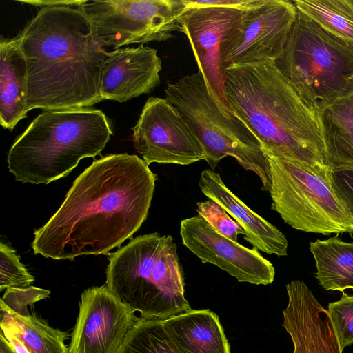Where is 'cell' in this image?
<instances>
[{"instance_id": "6da1fadb", "label": "cell", "mask_w": 353, "mask_h": 353, "mask_svg": "<svg viewBox=\"0 0 353 353\" xmlns=\"http://www.w3.org/2000/svg\"><path fill=\"white\" fill-rule=\"evenodd\" d=\"M157 176L134 154L95 160L74 181L58 210L34 230V254L72 260L106 254L147 218Z\"/></svg>"}, {"instance_id": "7a4b0ae2", "label": "cell", "mask_w": 353, "mask_h": 353, "mask_svg": "<svg viewBox=\"0 0 353 353\" xmlns=\"http://www.w3.org/2000/svg\"><path fill=\"white\" fill-rule=\"evenodd\" d=\"M14 38L27 65L29 111L88 108L103 101L107 51L80 6L42 7Z\"/></svg>"}, {"instance_id": "3957f363", "label": "cell", "mask_w": 353, "mask_h": 353, "mask_svg": "<svg viewBox=\"0 0 353 353\" xmlns=\"http://www.w3.org/2000/svg\"><path fill=\"white\" fill-rule=\"evenodd\" d=\"M225 74L228 104L257 138L266 157L328 168L317 111L302 99L276 62L230 67Z\"/></svg>"}, {"instance_id": "277c9868", "label": "cell", "mask_w": 353, "mask_h": 353, "mask_svg": "<svg viewBox=\"0 0 353 353\" xmlns=\"http://www.w3.org/2000/svg\"><path fill=\"white\" fill-rule=\"evenodd\" d=\"M112 134L100 110H44L11 146L8 170L18 181L48 184L68 175L81 159L101 156Z\"/></svg>"}, {"instance_id": "5b68a950", "label": "cell", "mask_w": 353, "mask_h": 353, "mask_svg": "<svg viewBox=\"0 0 353 353\" xmlns=\"http://www.w3.org/2000/svg\"><path fill=\"white\" fill-rule=\"evenodd\" d=\"M108 288L145 320H165L190 309L171 235L137 236L108 256Z\"/></svg>"}, {"instance_id": "8992f818", "label": "cell", "mask_w": 353, "mask_h": 353, "mask_svg": "<svg viewBox=\"0 0 353 353\" xmlns=\"http://www.w3.org/2000/svg\"><path fill=\"white\" fill-rule=\"evenodd\" d=\"M276 63L316 111L353 94V42L298 10L283 57Z\"/></svg>"}, {"instance_id": "52a82bcc", "label": "cell", "mask_w": 353, "mask_h": 353, "mask_svg": "<svg viewBox=\"0 0 353 353\" xmlns=\"http://www.w3.org/2000/svg\"><path fill=\"white\" fill-rule=\"evenodd\" d=\"M165 92L201 143L212 170L223 158L232 157L259 177L262 190L270 192V165L260 142L235 114L224 112L215 103L200 72L168 84Z\"/></svg>"}, {"instance_id": "ba28073f", "label": "cell", "mask_w": 353, "mask_h": 353, "mask_svg": "<svg viewBox=\"0 0 353 353\" xmlns=\"http://www.w3.org/2000/svg\"><path fill=\"white\" fill-rule=\"evenodd\" d=\"M272 209L285 223L306 232L329 235L353 230V219L336 196L328 168L267 157Z\"/></svg>"}, {"instance_id": "9c48e42d", "label": "cell", "mask_w": 353, "mask_h": 353, "mask_svg": "<svg viewBox=\"0 0 353 353\" xmlns=\"http://www.w3.org/2000/svg\"><path fill=\"white\" fill-rule=\"evenodd\" d=\"M187 0H85L80 6L101 46L162 41L181 32Z\"/></svg>"}, {"instance_id": "30bf717a", "label": "cell", "mask_w": 353, "mask_h": 353, "mask_svg": "<svg viewBox=\"0 0 353 353\" xmlns=\"http://www.w3.org/2000/svg\"><path fill=\"white\" fill-rule=\"evenodd\" d=\"M243 10L188 4L180 17L181 32L190 43L199 72L209 94L225 113H232L224 92L226 79L222 55L228 41L241 24Z\"/></svg>"}, {"instance_id": "8fae6325", "label": "cell", "mask_w": 353, "mask_h": 353, "mask_svg": "<svg viewBox=\"0 0 353 353\" xmlns=\"http://www.w3.org/2000/svg\"><path fill=\"white\" fill-rule=\"evenodd\" d=\"M296 12L294 3L285 0H263L260 5L244 10L240 27L223 52L225 70L281 59Z\"/></svg>"}, {"instance_id": "7c38bea8", "label": "cell", "mask_w": 353, "mask_h": 353, "mask_svg": "<svg viewBox=\"0 0 353 353\" xmlns=\"http://www.w3.org/2000/svg\"><path fill=\"white\" fill-rule=\"evenodd\" d=\"M132 130L133 145L148 165H188L205 160L201 143L165 99L148 98Z\"/></svg>"}, {"instance_id": "4fadbf2b", "label": "cell", "mask_w": 353, "mask_h": 353, "mask_svg": "<svg viewBox=\"0 0 353 353\" xmlns=\"http://www.w3.org/2000/svg\"><path fill=\"white\" fill-rule=\"evenodd\" d=\"M139 317L106 285L85 290L68 353H117Z\"/></svg>"}, {"instance_id": "5bb4252c", "label": "cell", "mask_w": 353, "mask_h": 353, "mask_svg": "<svg viewBox=\"0 0 353 353\" xmlns=\"http://www.w3.org/2000/svg\"><path fill=\"white\" fill-rule=\"evenodd\" d=\"M180 234L183 244L202 263L219 267L239 282L266 285L274 279L273 265L256 248L221 235L199 215L182 220Z\"/></svg>"}, {"instance_id": "9a60e30c", "label": "cell", "mask_w": 353, "mask_h": 353, "mask_svg": "<svg viewBox=\"0 0 353 353\" xmlns=\"http://www.w3.org/2000/svg\"><path fill=\"white\" fill-rule=\"evenodd\" d=\"M161 70L157 50L148 46L106 52L100 76L101 98L125 102L148 94L159 85Z\"/></svg>"}, {"instance_id": "2e32d148", "label": "cell", "mask_w": 353, "mask_h": 353, "mask_svg": "<svg viewBox=\"0 0 353 353\" xmlns=\"http://www.w3.org/2000/svg\"><path fill=\"white\" fill-rule=\"evenodd\" d=\"M286 290L288 301L282 325L290 336L293 353H342L327 310L307 285L294 280Z\"/></svg>"}, {"instance_id": "e0dca14e", "label": "cell", "mask_w": 353, "mask_h": 353, "mask_svg": "<svg viewBox=\"0 0 353 353\" xmlns=\"http://www.w3.org/2000/svg\"><path fill=\"white\" fill-rule=\"evenodd\" d=\"M201 192L219 203L243 228V239L254 248L269 254H288L285 236L274 225L248 207L223 183L220 174L207 169L199 181Z\"/></svg>"}, {"instance_id": "ac0fdd59", "label": "cell", "mask_w": 353, "mask_h": 353, "mask_svg": "<svg viewBox=\"0 0 353 353\" xmlns=\"http://www.w3.org/2000/svg\"><path fill=\"white\" fill-rule=\"evenodd\" d=\"M179 353H230L218 316L208 309H190L163 320Z\"/></svg>"}, {"instance_id": "d6986e66", "label": "cell", "mask_w": 353, "mask_h": 353, "mask_svg": "<svg viewBox=\"0 0 353 353\" xmlns=\"http://www.w3.org/2000/svg\"><path fill=\"white\" fill-rule=\"evenodd\" d=\"M28 70L24 54L15 38L0 41V123L12 130L27 117Z\"/></svg>"}, {"instance_id": "ffe728a7", "label": "cell", "mask_w": 353, "mask_h": 353, "mask_svg": "<svg viewBox=\"0 0 353 353\" xmlns=\"http://www.w3.org/2000/svg\"><path fill=\"white\" fill-rule=\"evenodd\" d=\"M329 170L353 168V94L317 111Z\"/></svg>"}, {"instance_id": "44dd1931", "label": "cell", "mask_w": 353, "mask_h": 353, "mask_svg": "<svg viewBox=\"0 0 353 353\" xmlns=\"http://www.w3.org/2000/svg\"><path fill=\"white\" fill-rule=\"evenodd\" d=\"M310 250L316 262V278L324 290L353 289V242H345L336 234L310 242Z\"/></svg>"}, {"instance_id": "7402d4cb", "label": "cell", "mask_w": 353, "mask_h": 353, "mask_svg": "<svg viewBox=\"0 0 353 353\" xmlns=\"http://www.w3.org/2000/svg\"><path fill=\"white\" fill-rule=\"evenodd\" d=\"M0 326L18 337L28 353H68L64 343L68 333L34 314H19L0 305Z\"/></svg>"}, {"instance_id": "603a6c76", "label": "cell", "mask_w": 353, "mask_h": 353, "mask_svg": "<svg viewBox=\"0 0 353 353\" xmlns=\"http://www.w3.org/2000/svg\"><path fill=\"white\" fill-rule=\"evenodd\" d=\"M296 9L332 34L353 42V0H296Z\"/></svg>"}, {"instance_id": "cb8c5ba5", "label": "cell", "mask_w": 353, "mask_h": 353, "mask_svg": "<svg viewBox=\"0 0 353 353\" xmlns=\"http://www.w3.org/2000/svg\"><path fill=\"white\" fill-rule=\"evenodd\" d=\"M117 353H179L168 334L163 320L141 317L127 334Z\"/></svg>"}, {"instance_id": "d4e9b609", "label": "cell", "mask_w": 353, "mask_h": 353, "mask_svg": "<svg viewBox=\"0 0 353 353\" xmlns=\"http://www.w3.org/2000/svg\"><path fill=\"white\" fill-rule=\"evenodd\" d=\"M34 281L20 262L16 251L7 244L0 243V291L8 288H26Z\"/></svg>"}, {"instance_id": "484cf974", "label": "cell", "mask_w": 353, "mask_h": 353, "mask_svg": "<svg viewBox=\"0 0 353 353\" xmlns=\"http://www.w3.org/2000/svg\"><path fill=\"white\" fill-rule=\"evenodd\" d=\"M327 311L341 349L353 344V295L343 292L339 300L328 304Z\"/></svg>"}, {"instance_id": "4316f807", "label": "cell", "mask_w": 353, "mask_h": 353, "mask_svg": "<svg viewBox=\"0 0 353 353\" xmlns=\"http://www.w3.org/2000/svg\"><path fill=\"white\" fill-rule=\"evenodd\" d=\"M196 212L216 232L233 241L237 242L239 234H245L243 228L232 220L219 203L210 199L197 202Z\"/></svg>"}, {"instance_id": "83f0119b", "label": "cell", "mask_w": 353, "mask_h": 353, "mask_svg": "<svg viewBox=\"0 0 353 353\" xmlns=\"http://www.w3.org/2000/svg\"><path fill=\"white\" fill-rule=\"evenodd\" d=\"M50 295V291L29 286L26 288H8L1 299L0 305L19 314H28V306L46 299Z\"/></svg>"}, {"instance_id": "f1b7e54d", "label": "cell", "mask_w": 353, "mask_h": 353, "mask_svg": "<svg viewBox=\"0 0 353 353\" xmlns=\"http://www.w3.org/2000/svg\"><path fill=\"white\" fill-rule=\"evenodd\" d=\"M329 176L336 196L353 219V168L329 170Z\"/></svg>"}, {"instance_id": "f546056e", "label": "cell", "mask_w": 353, "mask_h": 353, "mask_svg": "<svg viewBox=\"0 0 353 353\" xmlns=\"http://www.w3.org/2000/svg\"><path fill=\"white\" fill-rule=\"evenodd\" d=\"M188 4L196 6H221L246 10L263 3V0H187Z\"/></svg>"}, {"instance_id": "4dcf8cb0", "label": "cell", "mask_w": 353, "mask_h": 353, "mask_svg": "<svg viewBox=\"0 0 353 353\" xmlns=\"http://www.w3.org/2000/svg\"><path fill=\"white\" fill-rule=\"evenodd\" d=\"M85 0L83 1H63V0H55V1H20L21 3H29L35 6H39L41 8L45 6H80Z\"/></svg>"}, {"instance_id": "1f68e13d", "label": "cell", "mask_w": 353, "mask_h": 353, "mask_svg": "<svg viewBox=\"0 0 353 353\" xmlns=\"http://www.w3.org/2000/svg\"><path fill=\"white\" fill-rule=\"evenodd\" d=\"M1 332L3 334L16 353H28L22 341L13 333L6 329H1Z\"/></svg>"}, {"instance_id": "d6a6232c", "label": "cell", "mask_w": 353, "mask_h": 353, "mask_svg": "<svg viewBox=\"0 0 353 353\" xmlns=\"http://www.w3.org/2000/svg\"><path fill=\"white\" fill-rule=\"evenodd\" d=\"M0 353H16L1 332L0 333Z\"/></svg>"}]
</instances>
